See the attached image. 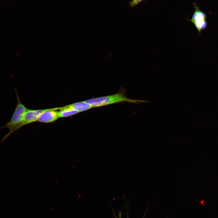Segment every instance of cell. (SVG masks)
<instances>
[{"label": "cell", "mask_w": 218, "mask_h": 218, "mask_svg": "<svg viewBox=\"0 0 218 218\" xmlns=\"http://www.w3.org/2000/svg\"><path fill=\"white\" fill-rule=\"evenodd\" d=\"M70 105L74 109L79 112L86 111L94 107L84 101L76 102Z\"/></svg>", "instance_id": "obj_7"}, {"label": "cell", "mask_w": 218, "mask_h": 218, "mask_svg": "<svg viewBox=\"0 0 218 218\" xmlns=\"http://www.w3.org/2000/svg\"><path fill=\"white\" fill-rule=\"evenodd\" d=\"M143 0H132L130 2L129 4L130 7H134Z\"/></svg>", "instance_id": "obj_8"}, {"label": "cell", "mask_w": 218, "mask_h": 218, "mask_svg": "<svg viewBox=\"0 0 218 218\" xmlns=\"http://www.w3.org/2000/svg\"><path fill=\"white\" fill-rule=\"evenodd\" d=\"M79 112L78 111L74 109L70 105H67L61 107L59 111V117H69Z\"/></svg>", "instance_id": "obj_6"}, {"label": "cell", "mask_w": 218, "mask_h": 218, "mask_svg": "<svg viewBox=\"0 0 218 218\" xmlns=\"http://www.w3.org/2000/svg\"><path fill=\"white\" fill-rule=\"evenodd\" d=\"M193 6L195 12L190 21L194 24L200 34L201 31L205 29L207 26L206 15L195 2L193 3Z\"/></svg>", "instance_id": "obj_4"}, {"label": "cell", "mask_w": 218, "mask_h": 218, "mask_svg": "<svg viewBox=\"0 0 218 218\" xmlns=\"http://www.w3.org/2000/svg\"><path fill=\"white\" fill-rule=\"evenodd\" d=\"M61 108L60 107L48 109L40 116L37 121L45 123H51L55 121L59 117V111L56 110Z\"/></svg>", "instance_id": "obj_5"}, {"label": "cell", "mask_w": 218, "mask_h": 218, "mask_svg": "<svg viewBox=\"0 0 218 218\" xmlns=\"http://www.w3.org/2000/svg\"><path fill=\"white\" fill-rule=\"evenodd\" d=\"M48 109L32 110L28 109L25 113L21 122L9 134H7L2 138L3 142L11 134L21 127L28 124L37 121L40 116Z\"/></svg>", "instance_id": "obj_3"}, {"label": "cell", "mask_w": 218, "mask_h": 218, "mask_svg": "<svg viewBox=\"0 0 218 218\" xmlns=\"http://www.w3.org/2000/svg\"><path fill=\"white\" fill-rule=\"evenodd\" d=\"M15 91L18 103L15 110L10 121L5 125L0 127V129L4 128H8L9 131L8 134L10 133L21 122L24 114L28 109L21 102L16 89H15Z\"/></svg>", "instance_id": "obj_2"}, {"label": "cell", "mask_w": 218, "mask_h": 218, "mask_svg": "<svg viewBox=\"0 0 218 218\" xmlns=\"http://www.w3.org/2000/svg\"><path fill=\"white\" fill-rule=\"evenodd\" d=\"M94 107L107 105L121 102L137 103L145 101L133 99L127 97L124 90L120 89L117 93L111 95L94 98L84 101Z\"/></svg>", "instance_id": "obj_1"}]
</instances>
